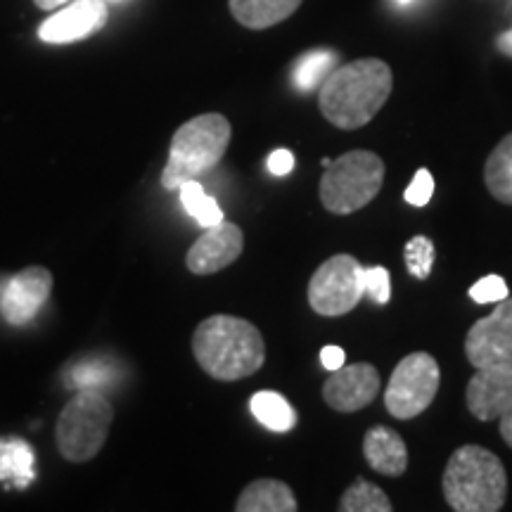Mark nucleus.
I'll list each match as a JSON object with an SVG mask.
<instances>
[{
	"label": "nucleus",
	"instance_id": "obj_1",
	"mask_svg": "<svg viewBox=\"0 0 512 512\" xmlns=\"http://www.w3.org/2000/svg\"><path fill=\"white\" fill-rule=\"evenodd\" d=\"M394 88V76L387 62L366 57L332 69L323 81L318 105L323 117L342 131H356L373 121Z\"/></svg>",
	"mask_w": 512,
	"mask_h": 512
},
{
	"label": "nucleus",
	"instance_id": "obj_2",
	"mask_svg": "<svg viewBox=\"0 0 512 512\" xmlns=\"http://www.w3.org/2000/svg\"><path fill=\"white\" fill-rule=\"evenodd\" d=\"M192 354L209 377L235 382L261 370L266 361V342L249 320L216 313L197 325Z\"/></svg>",
	"mask_w": 512,
	"mask_h": 512
},
{
	"label": "nucleus",
	"instance_id": "obj_3",
	"mask_svg": "<svg viewBox=\"0 0 512 512\" xmlns=\"http://www.w3.org/2000/svg\"><path fill=\"white\" fill-rule=\"evenodd\" d=\"M441 489L456 512H498L508 498V475L494 451L467 444L448 458Z\"/></svg>",
	"mask_w": 512,
	"mask_h": 512
},
{
	"label": "nucleus",
	"instance_id": "obj_4",
	"mask_svg": "<svg viewBox=\"0 0 512 512\" xmlns=\"http://www.w3.org/2000/svg\"><path fill=\"white\" fill-rule=\"evenodd\" d=\"M233 128L223 114H200L185 121L171 138L169 159L162 171L166 190H178L188 181H202L226 157Z\"/></svg>",
	"mask_w": 512,
	"mask_h": 512
},
{
	"label": "nucleus",
	"instance_id": "obj_5",
	"mask_svg": "<svg viewBox=\"0 0 512 512\" xmlns=\"http://www.w3.org/2000/svg\"><path fill=\"white\" fill-rule=\"evenodd\" d=\"M114 408L98 389H81L62 408L55 425L57 451L69 463H88L105 446Z\"/></svg>",
	"mask_w": 512,
	"mask_h": 512
},
{
	"label": "nucleus",
	"instance_id": "obj_6",
	"mask_svg": "<svg viewBox=\"0 0 512 512\" xmlns=\"http://www.w3.org/2000/svg\"><path fill=\"white\" fill-rule=\"evenodd\" d=\"M384 183V162L375 152L351 150L330 166L320 178L318 195L332 214L347 216L368 207L380 195Z\"/></svg>",
	"mask_w": 512,
	"mask_h": 512
},
{
	"label": "nucleus",
	"instance_id": "obj_7",
	"mask_svg": "<svg viewBox=\"0 0 512 512\" xmlns=\"http://www.w3.org/2000/svg\"><path fill=\"white\" fill-rule=\"evenodd\" d=\"M441 382L439 363L425 351L408 354L394 368L392 380L384 389V406L396 420H413L425 413L437 399Z\"/></svg>",
	"mask_w": 512,
	"mask_h": 512
},
{
	"label": "nucleus",
	"instance_id": "obj_8",
	"mask_svg": "<svg viewBox=\"0 0 512 512\" xmlns=\"http://www.w3.org/2000/svg\"><path fill=\"white\" fill-rule=\"evenodd\" d=\"M366 268L358 264L356 256L335 254L316 268L309 283V304L320 316H344L354 311L366 297L363 290Z\"/></svg>",
	"mask_w": 512,
	"mask_h": 512
},
{
	"label": "nucleus",
	"instance_id": "obj_9",
	"mask_svg": "<svg viewBox=\"0 0 512 512\" xmlns=\"http://www.w3.org/2000/svg\"><path fill=\"white\" fill-rule=\"evenodd\" d=\"M465 356L472 368L512 363V299L498 302L494 313L479 318L465 337Z\"/></svg>",
	"mask_w": 512,
	"mask_h": 512
},
{
	"label": "nucleus",
	"instance_id": "obj_10",
	"mask_svg": "<svg viewBox=\"0 0 512 512\" xmlns=\"http://www.w3.org/2000/svg\"><path fill=\"white\" fill-rule=\"evenodd\" d=\"M110 19L105 0H69L67 8L57 10L53 17L38 29V38L50 46L83 41V38L98 34Z\"/></svg>",
	"mask_w": 512,
	"mask_h": 512
},
{
	"label": "nucleus",
	"instance_id": "obj_11",
	"mask_svg": "<svg viewBox=\"0 0 512 512\" xmlns=\"http://www.w3.org/2000/svg\"><path fill=\"white\" fill-rule=\"evenodd\" d=\"M53 292V273L43 266H29L12 275L0 297V313L10 325H27Z\"/></svg>",
	"mask_w": 512,
	"mask_h": 512
},
{
	"label": "nucleus",
	"instance_id": "obj_12",
	"mask_svg": "<svg viewBox=\"0 0 512 512\" xmlns=\"http://www.w3.org/2000/svg\"><path fill=\"white\" fill-rule=\"evenodd\" d=\"M380 394V373L370 363H354L332 370L323 384V399L332 411L356 413L370 406Z\"/></svg>",
	"mask_w": 512,
	"mask_h": 512
},
{
	"label": "nucleus",
	"instance_id": "obj_13",
	"mask_svg": "<svg viewBox=\"0 0 512 512\" xmlns=\"http://www.w3.org/2000/svg\"><path fill=\"white\" fill-rule=\"evenodd\" d=\"M242 249H245L242 228L230 221H221L204 230L202 238H197L195 245L188 249L185 266L195 275L219 273L240 259Z\"/></svg>",
	"mask_w": 512,
	"mask_h": 512
},
{
	"label": "nucleus",
	"instance_id": "obj_14",
	"mask_svg": "<svg viewBox=\"0 0 512 512\" xmlns=\"http://www.w3.org/2000/svg\"><path fill=\"white\" fill-rule=\"evenodd\" d=\"M467 382V408L477 420H501L512 408V363L475 368Z\"/></svg>",
	"mask_w": 512,
	"mask_h": 512
},
{
	"label": "nucleus",
	"instance_id": "obj_15",
	"mask_svg": "<svg viewBox=\"0 0 512 512\" xmlns=\"http://www.w3.org/2000/svg\"><path fill=\"white\" fill-rule=\"evenodd\" d=\"M363 456L375 472L384 477H401L408 467V448L399 432L384 425H375L363 439Z\"/></svg>",
	"mask_w": 512,
	"mask_h": 512
},
{
	"label": "nucleus",
	"instance_id": "obj_16",
	"mask_svg": "<svg viewBox=\"0 0 512 512\" xmlns=\"http://www.w3.org/2000/svg\"><path fill=\"white\" fill-rule=\"evenodd\" d=\"M297 508L292 489L278 479H256L235 503L238 512H294Z\"/></svg>",
	"mask_w": 512,
	"mask_h": 512
},
{
	"label": "nucleus",
	"instance_id": "obj_17",
	"mask_svg": "<svg viewBox=\"0 0 512 512\" xmlns=\"http://www.w3.org/2000/svg\"><path fill=\"white\" fill-rule=\"evenodd\" d=\"M304 0H230V12L242 27L261 31L285 22L299 10Z\"/></svg>",
	"mask_w": 512,
	"mask_h": 512
},
{
	"label": "nucleus",
	"instance_id": "obj_18",
	"mask_svg": "<svg viewBox=\"0 0 512 512\" xmlns=\"http://www.w3.org/2000/svg\"><path fill=\"white\" fill-rule=\"evenodd\" d=\"M34 448L24 439H0V482L27 489L36 479Z\"/></svg>",
	"mask_w": 512,
	"mask_h": 512
},
{
	"label": "nucleus",
	"instance_id": "obj_19",
	"mask_svg": "<svg viewBox=\"0 0 512 512\" xmlns=\"http://www.w3.org/2000/svg\"><path fill=\"white\" fill-rule=\"evenodd\" d=\"M484 181L494 200L512 204V133L505 136L486 159Z\"/></svg>",
	"mask_w": 512,
	"mask_h": 512
},
{
	"label": "nucleus",
	"instance_id": "obj_20",
	"mask_svg": "<svg viewBox=\"0 0 512 512\" xmlns=\"http://www.w3.org/2000/svg\"><path fill=\"white\" fill-rule=\"evenodd\" d=\"M254 418L273 432H290L297 425V413L285 396L275 392H256L249 401Z\"/></svg>",
	"mask_w": 512,
	"mask_h": 512
},
{
	"label": "nucleus",
	"instance_id": "obj_21",
	"mask_svg": "<svg viewBox=\"0 0 512 512\" xmlns=\"http://www.w3.org/2000/svg\"><path fill=\"white\" fill-rule=\"evenodd\" d=\"M337 67V55L330 50H311L304 57H299L294 64V86L299 91H313V88L323 86V81L332 74V69Z\"/></svg>",
	"mask_w": 512,
	"mask_h": 512
},
{
	"label": "nucleus",
	"instance_id": "obj_22",
	"mask_svg": "<svg viewBox=\"0 0 512 512\" xmlns=\"http://www.w3.org/2000/svg\"><path fill=\"white\" fill-rule=\"evenodd\" d=\"M339 510L342 512H392L394 505L380 486H375L373 482H366V479H356V482L344 491L342 501H339Z\"/></svg>",
	"mask_w": 512,
	"mask_h": 512
},
{
	"label": "nucleus",
	"instance_id": "obj_23",
	"mask_svg": "<svg viewBox=\"0 0 512 512\" xmlns=\"http://www.w3.org/2000/svg\"><path fill=\"white\" fill-rule=\"evenodd\" d=\"M181 202H183V209L188 211V214L195 219L200 226L204 228H211L216 226V223L223 221V211L216 200H211L207 195V190L202 188L200 181H188L183 183L181 188Z\"/></svg>",
	"mask_w": 512,
	"mask_h": 512
},
{
	"label": "nucleus",
	"instance_id": "obj_24",
	"mask_svg": "<svg viewBox=\"0 0 512 512\" xmlns=\"http://www.w3.org/2000/svg\"><path fill=\"white\" fill-rule=\"evenodd\" d=\"M403 256H406V268L413 278L418 280H427L432 273L434 266V245L430 238L425 235H415L408 242L406 249H403Z\"/></svg>",
	"mask_w": 512,
	"mask_h": 512
},
{
	"label": "nucleus",
	"instance_id": "obj_25",
	"mask_svg": "<svg viewBox=\"0 0 512 512\" xmlns=\"http://www.w3.org/2000/svg\"><path fill=\"white\" fill-rule=\"evenodd\" d=\"M72 382L79 389H100L112 382V370L100 361L81 363L72 370Z\"/></svg>",
	"mask_w": 512,
	"mask_h": 512
},
{
	"label": "nucleus",
	"instance_id": "obj_26",
	"mask_svg": "<svg viewBox=\"0 0 512 512\" xmlns=\"http://www.w3.org/2000/svg\"><path fill=\"white\" fill-rule=\"evenodd\" d=\"M470 297L477 304H498L508 297V285L501 275H484L479 283L470 287Z\"/></svg>",
	"mask_w": 512,
	"mask_h": 512
},
{
	"label": "nucleus",
	"instance_id": "obj_27",
	"mask_svg": "<svg viewBox=\"0 0 512 512\" xmlns=\"http://www.w3.org/2000/svg\"><path fill=\"white\" fill-rule=\"evenodd\" d=\"M363 290L375 304H387L392 297V283H389V271L384 266L366 268L363 273Z\"/></svg>",
	"mask_w": 512,
	"mask_h": 512
},
{
	"label": "nucleus",
	"instance_id": "obj_28",
	"mask_svg": "<svg viewBox=\"0 0 512 512\" xmlns=\"http://www.w3.org/2000/svg\"><path fill=\"white\" fill-rule=\"evenodd\" d=\"M434 195V178L427 169H420L418 174L413 176L411 185L406 188V202L413 204V207H425L427 202L432 200Z\"/></svg>",
	"mask_w": 512,
	"mask_h": 512
},
{
	"label": "nucleus",
	"instance_id": "obj_29",
	"mask_svg": "<svg viewBox=\"0 0 512 512\" xmlns=\"http://www.w3.org/2000/svg\"><path fill=\"white\" fill-rule=\"evenodd\" d=\"M266 166L273 176H287L294 169V155L290 150H275L266 159Z\"/></svg>",
	"mask_w": 512,
	"mask_h": 512
},
{
	"label": "nucleus",
	"instance_id": "obj_30",
	"mask_svg": "<svg viewBox=\"0 0 512 512\" xmlns=\"http://www.w3.org/2000/svg\"><path fill=\"white\" fill-rule=\"evenodd\" d=\"M320 361H323V366L328 370H337V368L344 366L347 356H344V349L325 347L323 351H320Z\"/></svg>",
	"mask_w": 512,
	"mask_h": 512
},
{
	"label": "nucleus",
	"instance_id": "obj_31",
	"mask_svg": "<svg viewBox=\"0 0 512 512\" xmlns=\"http://www.w3.org/2000/svg\"><path fill=\"white\" fill-rule=\"evenodd\" d=\"M501 437L505 439V444L512 446V408L501 415Z\"/></svg>",
	"mask_w": 512,
	"mask_h": 512
},
{
	"label": "nucleus",
	"instance_id": "obj_32",
	"mask_svg": "<svg viewBox=\"0 0 512 512\" xmlns=\"http://www.w3.org/2000/svg\"><path fill=\"white\" fill-rule=\"evenodd\" d=\"M496 46H498V50H501L503 55L512 57V29H508V31H505V34L498 36Z\"/></svg>",
	"mask_w": 512,
	"mask_h": 512
},
{
	"label": "nucleus",
	"instance_id": "obj_33",
	"mask_svg": "<svg viewBox=\"0 0 512 512\" xmlns=\"http://www.w3.org/2000/svg\"><path fill=\"white\" fill-rule=\"evenodd\" d=\"M34 3H36V8H41V10H57L60 5H67L69 0H34Z\"/></svg>",
	"mask_w": 512,
	"mask_h": 512
},
{
	"label": "nucleus",
	"instance_id": "obj_34",
	"mask_svg": "<svg viewBox=\"0 0 512 512\" xmlns=\"http://www.w3.org/2000/svg\"><path fill=\"white\" fill-rule=\"evenodd\" d=\"M396 5H401V8H408V5H413L415 0H394Z\"/></svg>",
	"mask_w": 512,
	"mask_h": 512
}]
</instances>
